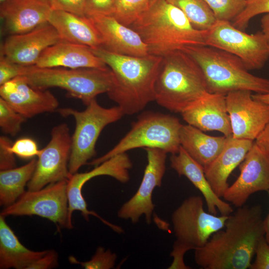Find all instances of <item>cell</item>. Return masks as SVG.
<instances>
[{"label":"cell","instance_id":"4","mask_svg":"<svg viewBox=\"0 0 269 269\" xmlns=\"http://www.w3.org/2000/svg\"><path fill=\"white\" fill-rule=\"evenodd\" d=\"M209 93L200 67L189 54L179 50L162 57L155 87L159 106L181 113Z\"/></svg>","mask_w":269,"mask_h":269},{"label":"cell","instance_id":"1","mask_svg":"<svg viewBox=\"0 0 269 269\" xmlns=\"http://www.w3.org/2000/svg\"><path fill=\"white\" fill-rule=\"evenodd\" d=\"M260 205H244L228 216L224 229L195 249L196 264L204 269H247L259 240L265 235Z\"/></svg>","mask_w":269,"mask_h":269},{"label":"cell","instance_id":"47","mask_svg":"<svg viewBox=\"0 0 269 269\" xmlns=\"http://www.w3.org/2000/svg\"><path fill=\"white\" fill-rule=\"evenodd\" d=\"M6 0H0V4H2L4 1H5Z\"/></svg>","mask_w":269,"mask_h":269},{"label":"cell","instance_id":"38","mask_svg":"<svg viewBox=\"0 0 269 269\" xmlns=\"http://www.w3.org/2000/svg\"><path fill=\"white\" fill-rule=\"evenodd\" d=\"M256 259L250 269H269V244L265 236L258 241L255 251Z\"/></svg>","mask_w":269,"mask_h":269},{"label":"cell","instance_id":"15","mask_svg":"<svg viewBox=\"0 0 269 269\" xmlns=\"http://www.w3.org/2000/svg\"><path fill=\"white\" fill-rule=\"evenodd\" d=\"M226 100L232 136L255 140L269 122V104L254 99L247 90L230 92Z\"/></svg>","mask_w":269,"mask_h":269},{"label":"cell","instance_id":"33","mask_svg":"<svg viewBox=\"0 0 269 269\" xmlns=\"http://www.w3.org/2000/svg\"><path fill=\"white\" fill-rule=\"evenodd\" d=\"M117 258V255L110 250H105L103 247H98L88 261L80 262L73 256H70L69 260L71 263L80 265L85 269H111L114 268Z\"/></svg>","mask_w":269,"mask_h":269},{"label":"cell","instance_id":"37","mask_svg":"<svg viewBox=\"0 0 269 269\" xmlns=\"http://www.w3.org/2000/svg\"><path fill=\"white\" fill-rule=\"evenodd\" d=\"M52 9L60 10L79 16L86 14V0H49Z\"/></svg>","mask_w":269,"mask_h":269},{"label":"cell","instance_id":"20","mask_svg":"<svg viewBox=\"0 0 269 269\" xmlns=\"http://www.w3.org/2000/svg\"><path fill=\"white\" fill-rule=\"evenodd\" d=\"M49 0H6L0 6L2 30L7 35L30 31L48 22Z\"/></svg>","mask_w":269,"mask_h":269},{"label":"cell","instance_id":"29","mask_svg":"<svg viewBox=\"0 0 269 269\" xmlns=\"http://www.w3.org/2000/svg\"><path fill=\"white\" fill-rule=\"evenodd\" d=\"M179 8L193 26L200 30L209 29L217 20L204 0H166Z\"/></svg>","mask_w":269,"mask_h":269},{"label":"cell","instance_id":"22","mask_svg":"<svg viewBox=\"0 0 269 269\" xmlns=\"http://www.w3.org/2000/svg\"><path fill=\"white\" fill-rule=\"evenodd\" d=\"M254 141L227 137L225 144L217 157L204 169L206 178L215 194L223 197L229 185L228 178L243 161Z\"/></svg>","mask_w":269,"mask_h":269},{"label":"cell","instance_id":"44","mask_svg":"<svg viewBox=\"0 0 269 269\" xmlns=\"http://www.w3.org/2000/svg\"><path fill=\"white\" fill-rule=\"evenodd\" d=\"M262 31L264 34L269 45V13L265 14L261 19Z\"/></svg>","mask_w":269,"mask_h":269},{"label":"cell","instance_id":"34","mask_svg":"<svg viewBox=\"0 0 269 269\" xmlns=\"http://www.w3.org/2000/svg\"><path fill=\"white\" fill-rule=\"evenodd\" d=\"M262 13H269V0H247L245 8L233 19L232 24L244 31L254 17Z\"/></svg>","mask_w":269,"mask_h":269},{"label":"cell","instance_id":"41","mask_svg":"<svg viewBox=\"0 0 269 269\" xmlns=\"http://www.w3.org/2000/svg\"><path fill=\"white\" fill-rule=\"evenodd\" d=\"M114 0H86V14L110 15Z\"/></svg>","mask_w":269,"mask_h":269},{"label":"cell","instance_id":"13","mask_svg":"<svg viewBox=\"0 0 269 269\" xmlns=\"http://www.w3.org/2000/svg\"><path fill=\"white\" fill-rule=\"evenodd\" d=\"M147 163L142 179L136 193L124 203L118 211L117 216L124 220H130L133 224L137 223L144 215L146 223H151L155 205L152 194L156 187H160L166 170L167 153L157 148H145Z\"/></svg>","mask_w":269,"mask_h":269},{"label":"cell","instance_id":"35","mask_svg":"<svg viewBox=\"0 0 269 269\" xmlns=\"http://www.w3.org/2000/svg\"><path fill=\"white\" fill-rule=\"evenodd\" d=\"M26 67L10 61L0 53V85L15 77L22 76Z\"/></svg>","mask_w":269,"mask_h":269},{"label":"cell","instance_id":"31","mask_svg":"<svg viewBox=\"0 0 269 269\" xmlns=\"http://www.w3.org/2000/svg\"><path fill=\"white\" fill-rule=\"evenodd\" d=\"M216 20H233L245 8L247 0H204Z\"/></svg>","mask_w":269,"mask_h":269},{"label":"cell","instance_id":"27","mask_svg":"<svg viewBox=\"0 0 269 269\" xmlns=\"http://www.w3.org/2000/svg\"><path fill=\"white\" fill-rule=\"evenodd\" d=\"M47 250L33 251L24 246L0 215V269H27Z\"/></svg>","mask_w":269,"mask_h":269},{"label":"cell","instance_id":"7","mask_svg":"<svg viewBox=\"0 0 269 269\" xmlns=\"http://www.w3.org/2000/svg\"><path fill=\"white\" fill-rule=\"evenodd\" d=\"M182 125L175 116L157 112H144L115 146L87 164L97 166L116 155L137 148H157L171 154L177 153L180 147V131Z\"/></svg>","mask_w":269,"mask_h":269},{"label":"cell","instance_id":"8","mask_svg":"<svg viewBox=\"0 0 269 269\" xmlns=\"http://www.w3.org/2000/svg\"><path fill=\"white\" fill-rule=\"evenodd\" d=\"M83 111L71 108L58 109L56 111L64 117L72 116L76 127L72 135V147L68 168L71 175L77 172L80 168L88 163L96 155L95 146L103 130L124 115L118 106L105 108L96 99L86 106Z\"/></svg>","mask_w":269,"mask_h":269},{"label":"cell","instance_id":"39","mask_svg":"<svg viewBox=\"0 0 269 269\" xmlns=\"http://www.w3.org/2000/svg\"><path fill=\"white\" fill-rule=\"evenodd\" d=\"M12 144L6 136L0 137V169L6 170L16 167L14 154L11 150Z\"/></svg>","mask_w":269,"mask_h":269},{"label":"cell","instance_id":"16","mask_svg":"<svg viewBox=\"0 0 269 269\" xmlns=\"http://www.w3.org/2000/svg\"><path fill=\"white\" fill-rule=\"evenodd\" d=\"M133 163L126 152L116 155L95 166L92 170L82 173L76 172L71 175L68 180L67 193L68 200V220L72 225V216L73 212H81L85 219L88 221L89 215L96 217L103 221L104 219L97 213L90 211L82 194L84 185L96 176L108 175L114 178L122 183H127L130 179L129 170Z\"/></svg>","mask_w":269,"mask_h":269},{"label":"cell","instance_id":"3","mask_svg":"<svg viewBox=\"0 0 269 269\" xmlns=\"http://www.w3.org/2000/svg\"><path fill=\"white\" fill-rule=\"evenodd\" d=\"M141 37L150 55L165 57L196 45H205L207 30L194 28L184 13L166 0H156L130 26Z\"/></svg>","mask_w":269,"mask_h":269},{"label":"cell","instance_id":"32","mask_svg":"<svg viewBox=\"0 0 269 269\" xmlns=\"http://www.w3.org/2000/svg\"><path fill=\"white\" fill-rule=\"evenodd\" d=\"M26 119L0 97V128L4 134L16 135Z\"/></svg>","mask_w":269,"mask_h":269},{"label":"cell","instance_id":"25","mask_svg":"<svg viewBox=\"0 0 269 269\" xmlns=\"http://www.w3.org/2000/svg\"><path fill=\"white\" fill-rule=\"evenodd\" d=\"M48 22L56 29L62 41L90 47L101 46L99 35L86 16L52 9Z\"/></svg>","mask_w":269,"mask_h":269},{"label":"cell","instance_id":"2","mask_svg":"<svg viewBox=\"0 0 269 269\" xmlns=\"http://www.w3.org/2000/svg\"><path fill=\"white\" fill-rule=\"evenodd\" d=\"M112 71L114 80L109 98L116 103L124 115L143 110L155 100V87L162 57L121 55L101 47H90Z\"/></svg>","mask_w":269,"mask_h":269},{"label":"cell","instance_id":"43","mask_svg":"<svg viewBox=\"0 0 269 269\" xmlns=\"http://www.w3.org/2000/svg\"><path fill=\"white\" fill-rule=\"evenodd\" d=\"M255 142L269 153V122L255 139Z\"/></svg>","mask_w":269,"mask_h":269},{"label":"cell","instance_id":"23","mask_svg":"<svg viewBox=\"0 0 269 269\" xmlns=\"http://www.w3.org/2000/svg\"><path fill=\"white\" fill-rule=\"evenodd\" d=\"M39 68H105L90 47L62 41L46 48L34 65Z\"/></svg>","mask_w":269,"mask_h":269},{"label":"cell","instance_id":"36","mask_svg":"<svg viewBox=\"0 0 269 269\" xmlns=\"http://www.w3.org/2000/svg\"><path fill=\"white\" fill-rule=\"evenodd\" d=\"M11 150L14 155L23 159L37 156L40 152L35 141L28 137H23L16 140L12 143Z\"/></svg>","mask_w":269,"mask_h":269},{"label":"cell","instance_id":"28","mask_svg":"<svg viewBox=\"0 0 269 269\" xmlns=\"http://www.w3.org/2000/svg\"><path fill=\"white\" fill-rule=\"evenodd\" d=\"M36 163L37 159L33 158L24 165L0 171L1 206L11 205L24 193V187L32 177Z\"/></svg>","mask_w":269,"mask_h":269},{"label":"cell","instance_id":"45","mask_svg":"<svg viewBox=\"0 0 269 269\" xmlns=\"http://www.w3.org/2000/svg\"><path fill=\"white\" fill-rule=\"evenodd\" d=\"M253 97L259 101L269 104V93L267 94H252Z\"/></svg>","mask_w":269,"mask_h":269},{"label":"cell","instance_id":"6","mask_svg":"<svg viewBox=\"0 0 269 269\" xmlns=\"http://www.w3.org/2000/svg\"><path fill=\"white\" fill-rule=\"evenodd\" d=\"M21 76L37 89L57 87L64 89L69 96L80 100L86 106L98 95L108 93L114 80L113 73L109 67L70 69L30 66Z\"/></svg>","mask_w":269,"mask_h":269},{"label":"cell","instance_id":"21","mask_svg":"<svg viewBox=\"0 0 269 269\" xmlns=\"http://www.w3.org/2000/svg\"><path fill=\"white\" fill-rule=\"evenodd\" d=\"M187 124L203 131H218L232 135L226 95L208 93L180 113Z\"/></svg>","mask_w":269,"mask_h":269},{"label":"cell","instance_id":"5","mask_svg":"<svg viewBox=\"0 0 269 269\" xmlns=\"http://www.w3.org/2000/svg\"><path fill=\"white\" fill-rule=\"evenodd\" d=\"M183 50L200 67L210 93L226 95L239 90L269 93V80L251 74L243 61L231 53L207 45L189 46Z\"/></svg>","mask_w":269,"mask_h":269},{"label":"cell","instance_id":"14","mask_svg":"<svg viewBox=\"0 0 269 269\" xmlns=\"http://www.w3.org/2000/svg\"><path fill=\"white\" fill-rule=\"evenodd\" d=\"M240 169L239 176L223 196L238 208L244 206L253 194L269 190V153L254 141Z\"/></svg>","mask_w":269,"mask_h":269},{"label":"cell","instance_id":"11","mask_svg":"<svg viewBox=\"0 0 269 269\" xmlns=\"http://www.w3.org/2000/svg\"><path fill=\"white\" fill-rule=\"evenodd\" d=\"M68 180L49 184L37 190H28L13 204L5 207L0 215H36L46 218L58 227L72 229L68 220Z\"/></svg>","mask_w":269,"mask_h":269},{"label":"cell","instance_id":"30","mask_svg":"<svg viewBox=\"0 0 269 269\" xmlns=\"http://www.w3.org/2000/svg\"><path fill=\"white\" fill-rule=\"evenodd\" d=\"M156 0H114L110 15L130 26L152 6Z\"/></svg>","mask_w":269,"mask_h":269},{"label":"cell","instance_id":"17","mask_svg":"<svg viewBox=\"0 0 269 269\" xmlns=\"http://www.w3.org/2000/svg\"><path fill=\"white\" fill-rule=\"evenodd\" d=\"M62 41L54 27L47 22L27 32L8 35L0 46V53L20 65L34 66L46 48Z\"/></svg>","mask_w":269,"mask_h":269},{"label":"cell","instance_id":"24","mask_svg":"<svg viewBox=\"0 0 269 269\" xmlns=\"http://www.w3.org/2000/svg\"><path fill=\"white\" fill-rule=\"evenodd\" d=\"M170 166L179 176H185L202 193L208 212L229 215L233 212L230 203L222 200L213 190L208 181L204 168L194 160L180 146L177 153L171 154Z\"/></svg>","mask_w":269,"mask_h":269},{"label":"cell","instance_id":"9","mask_svg":"<svg viewBox=\"0 0 269 269\" xmlns=\"http://www.w3.org/2000/svg\"><path fill=\"white\" fill-rule=\"evenodd\" d=\"M205 45L237 56L249 71L261 69L269 59V45L262 31L248 34L229 21L217 20L207 30Z\"/></svg>","mask_w":269,"mask_h":269},{"label":"cell","instance_id":"10","mask_svg":"<svg viewBox=\"0 0 269 269\" xmlns=\"http://www.w3.org/2000/svg\"><path fill=\"white\" fill-rule=\"evenodd\" d=\"M203 204L201 196H191L171 215L176 241L191 250L203 247L214 233L223 229L229 216L206 212Z\"/></svg>","mask_w":269,"mask_h":269},{"label":"cell","instance_id":"12","mask_svg":"<svg viewBox=\"0 0 269 269\" xmlns=\"http://www.w3.org/2000/svg\"><path fill=\"white\" fill-rule=\"evenodd\" d=\"M51 135L49 142L37 156L35 169L27 184L28 190H37L52 183L68 180L71 176L68 164L72 136L67 124L54 127Z\"/></svg>","mask_w":269,"mask_h":269},{"label":"cell","instance_id":"26","mask_svg":"<svg viewBox=\"0 0 269 269\" xmlns=\"http://www.w3.org/2000/svg\"><path fill=\"white\" fill-rule=\"evenodd\" d=\"M225 136H214L188 124L180 131V146L205 169L219 154L226 141Z\"/></svg>","mask_w":269,"mask_h":269},{"label":"cell","instance_id":"19","mask_svg":"<svg viewBox=\"0 0 269 269\" xmlns=\"http://www.w3.org/2000/svg\"><path fill=\"white\" fill-rule=\"evenodd\" d=\"M0 96L25 119L55 111L59 105L49 91L33 87L21 76L0 85Z\"/></svg>","mask_w":269,"mask_h":269},{"label":"cell","instance_id":"42","mask_svg":"<svg viewBox=\"0 0 269 269\" xmlns=\"http://www.w3.org/2000/svg\"><path fill=\"white\" fill-rule=\"evenodd\" d=\"M190 248L175 241L173 246V250L170 253V256L173 258V261L168 269H188L190 268L186 266L183 261L184 254Z\"/></svg>","mask_w":269,"mask_h":269},{"label":"cell","instance_id":"40","mask_svg":"<svg viewBox=\"0 0 269 269\" xmlns=\"http://www.w3.org/2000/svg\"><path fill=\"white\" fill-rule=\"evenodd\" d=\"M58 255L53 250H47V252L40 258L31 263L27 269H49L57 266Z\"/></svg>","mask_w":269,"mask_h":269},{"label":"cell","instance_id":"18","mask_svg":"<svg viewBox=\"0 0 269 269\" xmlns=\"http://www.w3.org/2000/svg\"><path fill=\"white\" fill-rule=\"evenodd\" d=\"M96 29L101 40L100 47L116 54L133 56L148 55L146 44L133 29L111 15H86Z\"/></svg>","mask_w":269,"mask_h":269},{"label":"cell","instance_id":"46","mask_svg":"<svg viewBox=\"0 0 269 269\" xmlns=\"http://www.w3.org/2000/svg\"><path fill=\"white\" fill-rule=\"evenodd\" d=\"M269 197V190L267 191ZM264 226L265 230V238L269 244V212L266 217L264 219Z\"/></svg>","mask_w":269,"mask_h":269}]
</instances>
